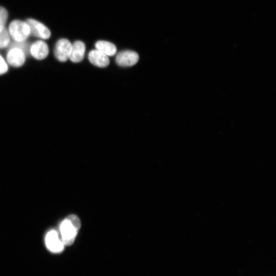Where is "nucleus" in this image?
<instances>
[{"label":"nucleus","mask_w":276,"mask_h":276,"mask_svg":"<svg viewBox=\"0 0 276 276\" xmlns=\"http://www.w3.org/2000/svg\"><path fill=\"white\" fill-rule=\"evenodd\" d=\"M81 227L78 217L71 214L62 221L60 225L61 239L64 245H71L74 242Z\"/></svg>","instance_id":"1"},{"label":"nucleus","mask_w":276,"mask_h":276,"mask_svg":"<svg viewBox=\"0 0 276 276\" xmlns=\"http://www.w3.org/2000/svg\"><path fill=\"white\" fill-rule=\"evenodd\" d=\"M27 48L25 42L14 41L7 54V63L14 67H19L23 65L26 61Z\"/></svg>","instance_id":"2"},{"label":"nucleus","mask_w":276,"mask_h":276,"mask_svg":"<svg viewBox=\"0 0 276 276\" xmlns=\"http://www.w3.org/2000/svg\"><path fill=\"white\" fill-rule=\"evenodd\" d=\"M8 31L10 37L17 42H25L31 35V30L26 21L15 19L9 25Z\"/></svg>","instance_id":"3"},{"label":"nucleus","mask_w":276,"mask_h":276,"mask_svg":"<svg viewBox=\"0 0 276 276\" xmlns=\"http://www.w3.org/2000/svg\"><path fill=\"white\" fill-rule=\"evenodd\" d=\"M72 44L67 39L58 40L55 45L54 54L55 58L60 62L67 61L70 57Z\"/></svg>","instance_id":"4"},{"label":"nucleus","mask_w":276,"mask_h":276,"mask_svg":"<svg viewBox=\"0 0 276 276\" xmlns=\"http://www.w3.org/2000/svg\"><path fill=\"white\" fill-rule=\"evenodd\" d=\"M26 21L30 27L31 34L32 35L44 40L50 37V30L42 22L33 18H28Z\"/></svg>","instance_id":"5"},{"label":"nucleus","mask_w":276,"mask_h":276,"mask_svg":"<svg viewBox=\"0 0 276 276\" xmlns=\"http://www.w3.org/2000/svg\"><path fill=\"white\" fill-rule=\"evenodd\" d=\"M45 244L47 248L53 253L62 252L65 246L55 230H51L47 234Z\"/></svg>","instance_id":"6"},{"label":"nucleus","mask_w":276,"mask_h":276,"mask_svg":"<svg viewBox=\"0 0 276 276\" xmlns=\"http://www.w3.org/2000/svg\"><path fill=\"white\" fill-rule=\"evenodd\" d=\"M139 60L138 54L133 51L126 50L119 52L116 58V63L121 66H131Z\"/></svg>","instance_id":"7"},{"label":"nucleus","mask_w":276,"mask_h":276,"mask_svg":"<svg viewBox=\"0 0 276 276\" xmlns=\"http://www.w3.org/2000/svg\"><path fill=\"white\" fill-rule=\"evenodd\" d=\"M29 51L31 55L38 60L44 59L49 53L48 45L42 40H38L32 43Z\"/></svg>","instance_id":"8"},{"label":"nucleus","mask_w":276,"mask_h":276,"mask_svg":"<svg viewBox=\"0 0 276 276\" xmlns=\"http://www.w3.org/2000/svg\"><path fill=\"white\" fill-rule=\"evenodd\" d=\"M88 57L93 64L100 67H105L110 62L108 56L97 49L90 51Z\"/></svg>","instance_id":"9"},{"label":"nucleus","mask_w":276,"mask_h":276,"mask_svg":"<svg viewBox=\"0 0 276 276\" xmlns=\"http://www.w3.org/2000/svg\"><path fill=\"white\" fill-rule=\"evenodd\" d=\"M85 51L84 43L81 41H76L72 44L69 59L73 62H80L84 58Z\"/></svg>","instance_id":"10"},{"label":"nucleus","mask_w":276,"mask_h":276,"mask_svg":"<svg viewBox=\"0 0 276 276\" xmlns=\"http://www.w3.org/2000/svg\"><path fill=\"white\" fill-rule=\"evenodd\" d=\"M97 50L102 52L107 56H112L116 54L117 48L112 43L104 40L98 41L95 44Z\"/></svg>","instance_id":"11"},{"label":"nucleus","mask_w":276,"mask_h":276,"mask_svg":"<svg viewBox=\"0 0 276 276\" xmlns=\"http://www.w3.org/2000/svg\"><path fill=\"white\" fill-rule=\"evenodd\" d=\"M10 36L8 29L5 28L0 32V49H4L10 43Z\"/></svg>","instance_id":"12"},{"label":"nucleus","mask_w":276,"mask_h":276,"mask_svg":"<svg viewBox=\"0 0 276 276\" xmlns=\"http://www.w3.org/2000/svg\"><path fill=\"white\" fill-rule=\"evenodd\" d=\"M8 17L7 10L4 7L0 6V32L6 28Z\"/></svg>","instance_id":"13"},{"label":"nucleus","mask_w":276,"mask_h":276,"mask_svg":"<svg viewBox=\"0 0 276 276\" xmlns=\"http://www.w3.org/2000/svg\"><path fill=\"white\" fill-rule=\"evenodd\" d=\"M8 70V64L5 59L0 54V76L2 75Z\"/></svg>","instance_id":"14"}]
</instances>
